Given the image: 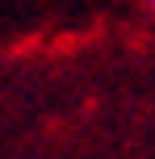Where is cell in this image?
I'll return each instance as SVG.
<instances>
[{"instance_id":"1","label":"cell","mask_w":155,"mask_h":159,"mask_svg":"<svg viewBox=\"0 0 155 159\" xmlns=\"http://www.w3.org/2000/svg\"><path fill=\"white\" fill-rule=\"evenodd\" d=\"M143 4H147V8H155V0H143Z\"/></svg>"}]
</instances>
